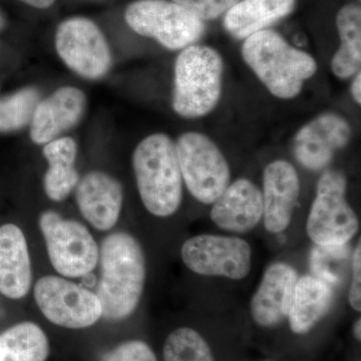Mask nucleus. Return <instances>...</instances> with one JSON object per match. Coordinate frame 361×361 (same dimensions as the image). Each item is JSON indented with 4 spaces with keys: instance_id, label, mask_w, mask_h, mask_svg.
I'll use <instances>...</instances> for the list:
<instances>
[{
    "instance_id": "obj_5",
    "label": "nucleus",
    "mask_w": 361,
    "mask_h": 361,
    "mask_svg": "<svg viewBox=\"0 0 361 361\" xmlns=\"http://www.w3.org/2000/svg\"><path fill=\"white\" fill-rule=\"evenodd\" d=\"M348 179L341 171L327 170L317 182L306 232L319 247H342L358 231L357 216L346 200Z\"/></svg>"
},
{
    "instance_id": "obj_11",
    "label": "nucleus",
    "mask_w": 361,
    "mask_h": 361,
    "mask_svg": "<svg viewBox=\"0 0 361 361\" xmlns=\"http://www.w3.org/2000/svg\"><path fill=\"white\" fill-rule=\"evenodd\" d=\"M35 299L49 322L65 329H87L102 317L97 294L63 278H40L35 283Z\"/></svg>"
},
{
    "instance_id": "obj_4",
    "label": "nucleus",
    "mask_w": 361,
    "mask_h": 361,
    "mask_svg": "<svg viewBox=\"0 0 361 361\" xmlns=\"http://www.w3.org/2000/svg\"><path fill=\"white\" fill-rule=\"evenodd\" d=\"M224 63L219 52L207 45L192 44L176 59L172 106L185 118L210 114L222 94Z\"/></svg>"
},
{
    "instance_id": "obj_27",
    "label": "nucleus",
    "mask_w": 361,
    "mask_h": 361,
    "mask_svg": "<svg viewBox=\"0 0 361 361\" xmlns=\"http://www.w3.org/2000/svg\"><path fill=\"white\" fill-rule=\"evenodd\" d=\"M102 361H158L148 344L141 341H129L116 346Z\"/></svg>"
},
{
    "instance_id": "obj_16",
    "label": "nucleus",
    "mask_w": 361,
    "mask_h": 361,
    "mask_svg": "<svg viewBox=\"0 0 361 361\" xmlns=\"http://www.w3.org/2000/svg\"><path fill=\"white\" fill-rule=\"evenodd\" d=\"M262 192L250 180L241 178L229 184L213 203L210 217L226 232L247 233L263 218Z\"/></svg>"
},
{
    "instance_id": "obj_13",
    "label": "nucleus",
    "mask_w": 361,
    "mask_h": 361,
    "mask_svg": "<svg viewBox=\"0 0 361 361\" xmlns=\"http://www.w3.org/2000/svg\"><path fill=\"white\" fill-rule=\"evenodd\" d=\"M87 97L82 90L63 87L40 101L30 122V139L37 145L58 139L77 126L84 116Z\"/></svg>"
},
{
    "instance_id": "obj_23",
    "label": "nucleus",
    "mask_w": 361,
    "mask_h": 361,
    "mask_svg": "<svg viewBox=\"0 0 361 361\" xmlns=\"http://www.w3.org/2000/svg\"><path fill=\"white\" fill-rule=\"evenodd\" d=\"M49 355V339L35 323H20L0 334V361H45Z\"/></svg>"
},
{
    "instance_id": "obj_7",
    "label": "nucleus",
    "mask_w": 361,
    "mask_h": 361,
    "mask_svg": "<svg viewBox=\"0 0 361 361\" xmlns=\"http://www.w3.org/2000/svg\"><path fill=\"white\" fill-rule=\"evenodd\" d=\"M183 182L196 200L210 205L229 186L230 166L221 149L201 133L180 135L176 142Z\"/></svg>"
},
{
    "instance_id": "obj_31",
    "label": "nucleus",
    "mask_w": 361,
    "mask_h": 361,
    "mask_svg": "<svg viewBox=\"0 0 361 361\" xmlns=\"http://www.w3.org/2000/svg\"><path fill=\"white\" fill-rule=\"evenodd\" d=\"M353 334H355V336L356 339L360 341L361 338V322L360 318H358L355 323V327H353Z\"/></svg>"
},
{
    "instance_id": "obj_6",
    "label": "nucleus",
    "mask_w": 361,
    "mask_h": 361,
    "mask_svg": "<svg viewBox=\"0 0 361 361\" xmlns=\"http://www.w3.org/2000/svg\"><path fill=\"white\" fill-rule=\"evenodd\" d=\"M127 25L171 51L184 49L203 37L204 21L170 0H135L125 11Z\"/></svg>"
},
{
    "instance_id": "obj_30",
    "label": "nucleus",
    "mask_w": 361,
    "mask_h": 361,
    "mask_svg": "<svg viewBox=\"0 0 361 361\" xmlns=\"http://www.w3.org/2000/svg\"><path fill=\"white\" fill-rule=\"evenodd\" d=\"M18 1L35 7V8L45 9L51 7L56 2V0H18Z\"/></svg>"
},
{
    "instance_id": "obj_8",
    "label": "nucleus",
    "mask_w": 361,
    "mask_h": 361,
    "mask_svg": "<svg viewBox=\"0 0 361 361\" xmlns=\"http://www.w3.org/2000/svg\"><path fill=\"white\" fill-rule=\"evenodd\" d=\"M39 228L49 261L59 274L68 278L82 277L97 267L99 247L82 223L63 219L54 211H45L40 215Z\"/></svg>"
},
{
    "instance_id": "obj_17",
    "label": "nucleus",
    "mask_w": 361,
    "mask_h": 361,
    "mask_svg": "<svg viewBox=\"0 0 361 361\" xmlns=\"http://www.w3.org/2000/svg\"><path fill=\"white\" fill-rule=\"evenodd\" d=\"M297 280L296 270L286 263L268 266L251 300L252 317L257 324L275 326L288 317Z\"/></svg>"
},
{
    "instance_id": "obj_12",
    "label": "nucleus",
    "mask_w": 361,
    "mask_h": 361,
    "mask_svg": "<svg viewBox=\"0 0 361 361\" xmlns=\"http://www.w3.org/2000/svg\"><path fill=\"white\" fill-rule=\"evenodd\" d=\"M351 126L344 116L329 111L304 125L294 137V155L308 170L326 168L338 149L348 144Z\"/></svg>"
},
{
    "instance_id": "obj_14",
    "label": "nucleus",
    "mask_w": 361,
    "mask_h": 361,
    "mask_svg": "<svg viewBox=\"0 0 361 361\" xmlns=\"http://www.w3.org/2000/svg\"><path fill=\"white\" fill-rule=\"evenodd\" d=\"M300 195V180L289 161L277 160L263 174V218L271 233L283 232L292 220Z\"/></svg>"
},
{
    "instance_id": "obj_10",
    "label": "nucleus",
    "mask_w": 361,
    "mask_h": 361,
    "mask_svg": "<svg viewBox=\"0 0 361 361\" xmlns=\"http://www.w3.org/2000/svg\"><path fill=\"white\" fill-rule=\"evenodd\" d=\"M180 257L190 270L202 276L241 280L252 267L251 246L238 237L197 235L183 244Z\"/></svg>"
},
{
    "instance_id": "obj_32",
    "label": "nucleus",
    "mask_w": 361,
    "mask_h": 361,
    "mask_svg": "<svg viewBox=\"0 0 361 361\" xmlns=\"http://www.w3.org/2000/svg\"><path fill=\"white\" fill-rule=\"evenodd\" d=\"M6 26V16H4V13H2L1 9H0V32L4 30Z\"/></svg>"
},
{
    "instance_id": "obj_15",
    "label": "nucleus",
    "mask_w": 361,
    "mask_h": 361,
    "mask_svg": "<svg viewBox=\"0 0 361 361\" xmlns=\"http://www.w3.org/2000/svg\"><path fill=\"white\" fill-rule=\"evenodd\" d=\"M75 188L78 209L85 219L101 231L111 229L122 211L121 183L101 171H92L78 180Z\"/></svg>"
},
{
    "instance_id": "obj_19",
    "label": "nucleus",
    "mask_w": 361,
    "mask_h": 361,
    "mask_svg": "<svg viewBox=\"0 0 361 361\" xmlns=\"http://www.w3.org/2000/svg\"><path fill=\"white\" fill-rule=\"evenodd\" d=\"M295 2L296 0H239L225 14V30L235 39H246L289 16Z\"/></svg>"
},
{
    "instance_id": "obj_21",
    "label": "nucleus",
    "mask_w": 361,
    "mask_h": 361,
    "mask_svg": "<svg viewBox=\"0 0 361 361\" xmlns=\"http://www.w3.org/2000/svg\"><path fill=\"white\" fill-rule=\"evenodd\" d=\"M44 156L49 163L44 178L45 194L52 201H63L80 180L75 166L77 144L70 137H58L45 145Z\"/></svg>"
},
{
    "instance_id": "obj_9",
    "label": "nucleus",
    "mask_w": 361,
    "mask_h": 361,
    "mask_svg": "<svg viewBox=\"0 0 361 361\" xmlns=\"http://www.w3.org/2000/svg\"><path fill=\"white\" fill-rule=\"evenodd\" d=\"M56 49L66 66L82 78L99 80L110 71V47L101 28L89 18L63 20L56 30Z\"/></svg>"
},
{
    "instance_id": "obj_2",
    "label": "nucleus",
    "mask_w": 361,
    "mask_h": 361,
    "mask_svg": "<svg viewBox=\"0 0 361 361\" xmlns=\"http://www.w3.org/2000/svg\"><path fill=\"white\" fill-rule=\"evenodd\" d=\"M242 56L266 89L281 99L298 96L317 71V63L310 54L292 47L272 30L247 37Z\"/></svg>"
},
{
    "instance_id": "obj_20",
    "label": "nucleus",
    "mask_w": 361,
    "mask_h": 361,
    "mask_svg": "<svg viewBox=\"0 0 361 361\" xmlns=\"http://www.w3.org/2000/svg\"><path fill=\"white\" fill-rule=\"evenodd\" d=\"M332 301L334 290L329 282L310 275L298 278L287 317L292 331L297 334L310 331L326 314Z\"/></svg>"
},
{
    "instance_id": "obj_29",
    "label": "nucleus",
    "mask_w": 361,
    "mask_h": 361,
    "mask_svg": "<svg viewBox=\"0 0 361 361\" xmlns=\"http://www.w3.org/2000/svg\"><path fill=\"white\" fill-rule=\"evenodd\" d=\"M351 94L355 103L361 104V73H356L355 80L351 84Z\"/></svg>"
},
{
    "instance_id": "obj_28",
    "label": "nucleus",
    "mask_w": 361,
    "mask_h": 361,
    "mask_svg": "<svg viewBox=\"0 0 361 361\" xmlns=\"http://www.w3.org/2000/svg\"><path fill=\"white\" fill-rule=\"evenodd\" d=\"M348 301L357 312L361 310V246L358 242L353 257V282L349 289Z\"/></svg>"
},
{
    "instance_id": "obj_25",
    "label": "nucleus",
    "mask_w": 361,
    "mask_h": 361,
    "mask_svg": "<svg viewBox=\"0 0 361 361\" xmlns=\"http://www.w3.org/2000/svg\"><path fill=\"white\" fill-rule=\"evenodd\" d=\"M163 355L164 361H215L205 339L188 327L176 329L167 337Z\"/></svg>"
},
{
    "instance_id": "obj_3",
    "label": "nucleus",
    "mask_w": 361,
    "mask_h": 361,
    "mask_svg": "<svg viewBox=\"0 0 361 361\" xmlns=\"http://www.w3.org/2000/svg\"><path fill=\"white\" fill-rule=\"evenodd\" d=\"M133 168L147 210L157 217H169L177 212L184 182L176 142L161 133L145 137L135 149Z\"/></svg>"
},
{
    "instance_id": "obj_24",
    "label": "nucleus",
    "mask_w": 361,
    "mask_h": 361,
    "mask_svg": "<svg viewBox=\"0 0 361 361\" xmlns=\"http://www.w3.org/2000/svg\"><path fill=\"white\" fill-rule=\"evenodd\" d=\"M39 102V90L32 87L0 99V133L16 132L30 125Z\"/></svg>"
},
{
    "instance_id": "obj_26",
    "label": "nucleus",
    "mask_w": 361,
    "mask_h": 361,
    "mask_svg": "<svg viewBox=\"0 0 361 361\" xmlns=\"http://www.w3.org/2000/svg\"><path fill=\"white\" fill-rule=\"evenodd\" d=\"M201 20H213L227 13L239 0H170Z\"/></svg>"
},
{
    "instance_id": "obj_1",
    "label": "nucleus",
    "mask_w": 361,
    "mask_h": 361,
    "mask_svg": "<svg viewBox=\"0 0 361 361\" xmlns=\"http://www.w3.org/2000/svg\"><path fill=\"white\" fill-rule=\"evenodd\" d=\"M99 259L102 275L96 294L102 317L110 322L126 319L139 305L146 283L141 244L128 233H113L104 239Z\"/></svg>"
},
{
    "instance_id": "obj_22",
    "label": "nucleus",
    "mask_w": 361,
    "mask_h": 361,
    "mask_svg": "<svg viewBox=\"0 0 361 361\" xmlns=\"http://www.w3.org/2000/svg\"><path fill=\"white\" fill-rule=\"evenodd\" d=\"M336 27L341 45L331 61L334 75L346 80L360 73L361 66V7L346 4L339 9Z\"/></svg>"
},
{
    "instance_id": "obj_18",
    "label": "nucleus",
    "mask_w": 361,
    "mask_h": 361,
    "mask_svg": "<svg viewBox=\"0 0 361 361\" xmlns=\"http://www.w3.org/2000/svg\"><path fill=\"white\" fill-rule=\"evenodd\" d=\"M32 273L27 243L20 228L0 227V293L11 299L23 298L32 287Z\"/></svg>"
}]
</instances>
